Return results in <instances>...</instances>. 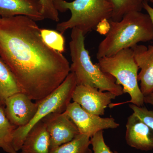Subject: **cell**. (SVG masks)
I'll use <instances>...</instances> for the list:
<instances>
[{"label":"cell","instance_id":"cell-23","mask_svg":"<svg viewBox=\"0 0 153 153\" xmlns=\"http://www.w3.org/2000/svg\"><path fill=\"white\" fill-rule=\"evenodd\" d=\"M110 28L111 25L109 20L105 19L99 23L97 26L96 30L100 35L106 36L109 32Z\"/></svg>","mask_w":153,"mask_h":153},{"label":"cell","instance_id":"cell-3","mask_svg":"<svg viewBox=\"0 0 153 153\" xmlns=\"http://www.w3.org/2000/svg\"><path fill=\"white\" fill-rule=\"evenodd\" d=\"M85 35L76 28L71 29L69 42L72 63L70 72L76 76L77 85H88L102 91H109L117 96L123 94V88L116 83L113 76L102 71L91 61L89 52L85 48Z\"/></svg>","mask_w":153,"mask_h":153},{"label":"cell","instance_id":"cell-4","mask_svg":"<svg viewBox=\"0 0 153 153\" xmlns=\"http://www.w3.org/2000/svg\"><path fill=\"white\" fill-rule=\"evenodd\" d=\"M54 5L58 12H71V17L67 21L57 24V31L63 34L67 30L76 28L84 35L96 30L100 22L110 20L112 7L107 0H54Z\"/></svg>","mask_w":153,"mask_h":153},{"label":"cell","instance_id":"cell-15","mask_svg":"<svg viewBox=\"0 0 153 153\" xmlns=\"http://www.w3.org/2000/svg\"><path fill=\"white\" fill-rule=\"evenodd\" d=\"M22 92L13 72L0 57V107H4L7 98Z\"/></svg>","mask_w":153,"mask_h":153},{"label":"cell","instance_id":"cell-17","mask_svg":"<svg viewBox=\"0 0 153 153\" xmlns=\"http://www.w3.org/2000/svg\"><path fill=\"white\" fill-rule=\"evenodd\" d=\"M6 117L4 108L0 107V148L7 153H18L13 144V134L16 128Z\"/></svg>","mask_w":153,"mask_h":153},{"label":"cell","instance_id":"cell-2","mask_svg":"<svg viewBox=\"0 0 153 153\" xmlns=\"http://www.w3.org/2000/svg\"><path fill=\"white\" fill-rule=\"evenodd\" d=\"M109 32L100 43L97 59L114 55L121 50L131 49L140 42L153 40V26L147 13L132 12L117 22L109 20Z\"/></svg>","mask_w":153,"mask_h":153},{"label":"cell","instance_id":"cell-19","mask_svg":"<svg viewBox=\"0 0 153 153\" xmlns=\"http://www.w3.org/2000/svg\"><path fill=\"white\" fill-rule=\"evenodd\" d=\"M41 34L43 41L49 47L60 53L65 51V40L63 34L46 29H41Z\"/></svg>","mask_w":153,"mask_h":153},{"label":"cell","instance_id":"cell-18","mask_svg":"<svg viewBox=\"0 0 153 153\" xmlns=\"http://www.w3.org/2000/svg\"><path fill=\"white\" fill-rule=\"evenodd\" d=\"M90 145V138L79 134L71 141L61 145L50 153H91Z\"/></svg>","mask_w":153,"mask_h":153},{"label":"cell","instance_id":"cell-25","mask_svg":"<svg viewBox=\"0 0 153 153\" xmlns=\"http://www.w3.org/2000/svg\"><path fill=\"white\" fill-rule=\"evenodd\" d=\"M144 103L152 105L153 106V92L144 96Z\"/></svg>","mask_w":153,"mask_h":153},{"label":"cell","instance_id":"cell-10","mask_svg":"<svg viewBox=\"0 0 153 153\" xmlns=\"http://www.w3.org/2000/svg\"><path fill=\"white\" fill-rule=\"evenodd\" d=\"M23 92L13 94L6 100L4 111L10 123L16 128L27 125L37 112L38 103Z\"/></svg>","mask_w":153,"mask_h":153},{"label":"cell","instance_id":"cell-1","mask_svg":"<svg viewBox=\"0 0 153 153\" xmlns=\"http://www.w3.org/2000/svg\"><path fill=\"white\" fill-rule=\"evenodd\" d=\"M0 57L22 92L36 102L55 91L70 72L66 57L46 44L36 21L25 16L0 19Z\"/></svg>","mask_w":153,"mask_h":153},{"label":"cell","instance_id":"cell-26","mask_svg":"<svg viewBox=\"0 0 153 153\" xmlns=\"http://www.w3.org/2000/svg\"><path fill=\"white\" fill-rule=\"evenodd\" d=\"M149 1L153 4V0H149Z\"/></svg>","mask_w":153,"mask_h":153},{"label":"cell","instance_id":"cell-20","mask_svg":"<svg viewBox=\"0 0 153 153\" xmlns=\"http://www.w3.org/2000/svg\"><path fill=\"white\" fill-rule=\"evenodd\" d=\"M91 145H92L91 153H117L113 152L105 142L103 131H100L90 138Z\"/></svg>","mask_w":153,"mask_h":153},{"label":"cell","instance_id":"cell-9","mask_svg":"<svg viewBox=\"0 0 153 153\" xmlns=\"http://www.w3.org/2000/svg\"><path fill=\"white\" fill-rule=\"evenodd\" d=\"M42 120L49 133L51 151L71 141L79 134L76 125L65 112L51 114Z\"/></svg>","mask_w":153,"mask_h":153},{"label":"cell","instance_id":"cell-6","mask_svg":"<svg viewBox=\"0 0 153 153\" xmlns=\"http://www.w3.org/2000/svg\"><path fill=\"white\" fill-rule=\"evenodd\" d=\"M77 85L76 76L70 72L55 91L38 102L37 112L27 125L17 128L13 134L12 144L15 151L20 150L27 134L36 124L52 113H62L70 104Z\"/></svg>","mask_w":153,"mask_h":153},{"label":"cell","instance_id":"cell-11","mask_svg":"<svg viewBox=\"0 0 153 153\" xmlns=\"http://www.w3.org/2000/svg\"><path fill=\"white\" fill-rule=\"evenodd\" d=\"M125 139L131 147L143 151L153 149V130L134 113L128 118Z\"/></svg>","mask_w":153,"mask_h":153},{"label":"cell","instance_id":"cell-16","mask_svg":"<svg viewBox=\"0 0 153 153\" xmlns=\"http://www.w3.org/2000/svg\"><path fill=\"white\" fill-rule=\"evenodd\" d=\"M112 7V13L110 20L117 22L124 16L132 12H141L145 3L149 0H107Z\"/></svg>","mask_w":153,"mask_h":153},{"label":"cell","instance_id":"cell-12","mask_svg":"<svg viewBox=\"0 0 153 153\" xmlns=\"http://www.w3.org/2000/svg\"><path fill=\"white\" fill-rule=\"evenodd\" d=\"M134 56L140 71L138 74L140 89L144 96L153 92V45H136Z\"/></svg>","mask_w":153,"mask_h":153},{"label":"cell","instance_id":"cell-24","mask_svg":"<svg viewBox=\"0 0 153 153\" xmlns=\"http://www.w3.org/2000/svg\"><path fill=\"white\" fill-rule=\"evenodd\" d=\"M143 9L146 11V12H147V13L150 17L151 21H152L153 26V8L150 6L149 3H146L144 4Z\"/></svg>","mask_w":153,"mask_h":153},{"label":"cell","instance_id":"cell-22","mask_svg":"<svg viewBox=\"0 0 153 153\" xmlns=\"http://www.w3.org/2000/svg\"><path fill=\"white\" fill-rule=\"evenodd\" d=\"M129 107L136 115L153 130V111L149 110L145 107L129 105Z\"/></svg>","mask_w":153,"mask_h":153},{"label":"cell","instance_id":"cell-27","mask_svg":"<svg viewBox=\"0 0 153 153\" xmlns=\"http://www.w3.org/2000/svg\"><path fill=\"white\" fill-rule=\"evenodd\" d=\"M1 19V16H0V19Z\"/></svg>","mask_w":153,"mask_h":153},{"label":"cell","instance_id":"cell-14","mask_svg":"<svg viewBox=\"0 0 153 153\" xmlns=\"http://www.w3.org/2000/svg\"><path fill=\"white\" fill-rule=\"evenodd\" d=\"M20 150L19 153H50V137L43 120L30 130Z\"/></svg>","mask_w":153,"mask_h":153},{"label":"cell","instance_id":"cell-7","mask_svg":"<svg viewBox=\"0 0 153 153\" xmlns=\"http://www.w3.org/2000/svg\"><path fill=\"white\" fill-rule=\"evenodd\" d=\"M65 112L76 125L79 133L90 138L100 131L120 126L114 118H102L91 114L74 102H70Z\"/></svg>","mask_w":153,"mask_h":153},{"label":"cell","instance_id":"cell-21","mask_svg":"<svg viewBox=\"0 0 153 153\" xmlns=\"http://www.w3.org/2000/svg\"><path fill=\"white\" fill-rule=\"evenodd\" d=\"M42 7V14L44 19L55 22L59 21L58 11L55 8L54 0H39Z\"/></svg>","mask_w":153,"mask_h":153},{"label":"cell","instance_id":"cell-8","mask_svg":"<svg viewBox=\"0 0 153 153\" xmlns=\"http://www.w3.org/2000/svg\"><path fill=\"white\" fill-rule=\"evenodd\" d=\"M117 97L109 91H100L88 85H77L72 100L87 112L100 116L104 114L105 108Z\"/></svg>","mask_w":153,"mask_h":153},{"label":"cell","instance_id":"cell-28","mask_svg":"<svg viewBox=\"0 0 153 153\" xmlns=\"http://www.w3.org/2000/svg\"><path fill=\"white\" fill-rule=\"evenodd\" d=\"M65 1H67V0H65Z\"/></svg>","mask_w":153,"mask_h":153},{"label":"cell","instance_id":"cell-5","mask_svg":"<svg viewBox=\"0 0 153 153\" xmlns=\"http://www.w3.org/2000/svg\"><path fill=\"white\" fill-rule=\"evenodd\" d=\"M97 64L102 71L113 76L116 83L123 88V93H128L131 97L130 102L137 106L144 105V97L138 84L137 65L132 49H126L108 57L97 59Z\"/></svg>","mask_w":153,"mask_h":153},{"label":"cell","instance_id":"cell-13","mask_svg":"<svg viewBox=\"0 0 153 153\" xmlns=\"http://www.w3.org/2000/svg\"><path fill=\"white\" fill-rule=\"evenodd\" d=\"M23 16L34 21L45 19L39 0H0L1 18Z\"/></svg>","mask_w":153,"mask_h":153}]
</instances>
